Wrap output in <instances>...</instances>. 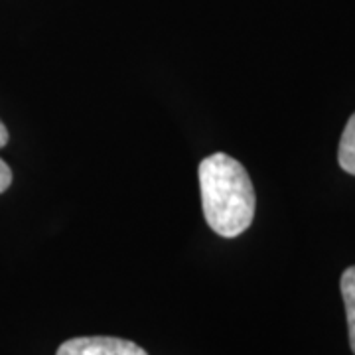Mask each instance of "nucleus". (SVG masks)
Returning a JSON list of instances; mask_svg holds the SVG:
<instances>
[{"label": "nucleus", "mask_w": 355, "mask_h": 355, "mask_svg": "<svg viewBox=\"0 0 355 355\" xmlns=\"http://www.w3.org/2000/svg\"><path fill=\"white\" fill-rule=\"evenodd\" d=\"M6 144H8V128L0 121V148H4Z\"/></svg>", "instance_id": "nucleus-6"}, {"label": "nucleus", "mask_w": 355, "mask_h": 355, "mask_svg": "<svg viewBox=\"0 0 355 355\" xmlns=\"http://www.w3.org/2000/svg\"><path fill=\"white\" fill-rule=\"evenodd\" d=\"M55 355H148L140 345L121 338L109 336H91V338H73L67 340Z\"/></svg>", "instance_id": "nucleus-2"}, {"label": "nucleus", "mask_w": 355, "mask_h": 355, "mask_svg": "<svg viewBox=\"0 0 355 355\" xmlns=\"http://www.w3.org/2000/svg\"><path fill=\"white\" fill-rule=\"evenodd\" d=\"M342 288L343 304H345V316H347V330H349V345L355 354V266L345 268L342 275Z\"/></svg>", "instance_id": "nucleus-3"}, {"label": "nucleus", "mask_w": 355, "mask_h": 355, "mask_svg": "<svg viewBox=\"0 0 355 355\" xmlns=\"http://www.w3.org/2000/svg\"><path fill=\"white\" fill-rule=\"evenodd\" d=\"M10 184H12V170H10V166L0 158V193H4V191L8 190Z\"/></svg>", "instance_id": "nucleus-5"}, {"label": "nucleus", "mask_w": 355, "mask_h": 355, "mask_svg": "<svg viewBox=\"0 0 355 355\" xmlns=\"http://www.w3.org/2000/svg\"><path fill=\"white\" fill-rule=\"evenodd\" d=\"M338 162L342 170L355 176V113L349 116L347 125L343 128L340 148H338Z\"/></svg>", "instance_id": "nucleus-4"}, {"label": "nucleus", "mask_w": 355, "mask_h": 355, "mask_svg": "<svg viewBox=\"0 0 355 355\" xmlns=\"http://www.w3.org/2000/svg\"><path fill=\"white\" fill-rule=\"evenodd\" d=\"M203 217L219 237L233 239L251 227L257 196L249 172L225 153L203 158L198 168Z\"/></svg>", "instance_id": "nucleus-1"}]
</instances>
